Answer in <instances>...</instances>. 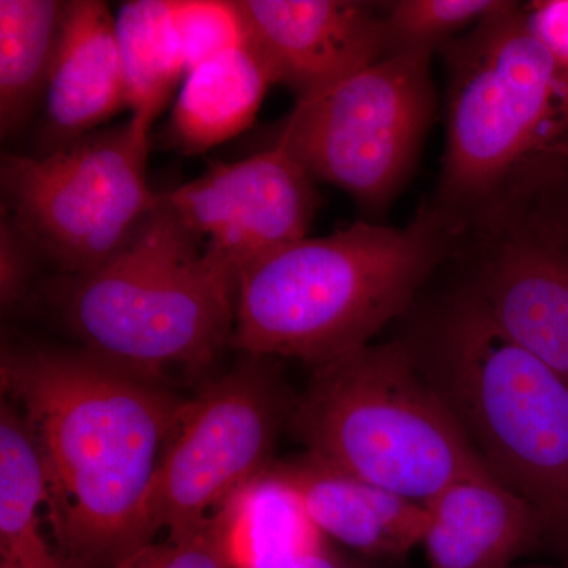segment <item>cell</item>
<instances>
[{"mask_svg":"<svg viewBox=\"0 0 568 568\" xmlns=\"http://www.w3.org/2000/svg\"><path fill=\"white\" fill-rule=\"evenodd\" d=\"M286 568H361L351 564L349 560L336 555L331 548L324 547L313 555L298 560L293 566Z\"/></svg>","mask_w":568,"mask_h":568,"instance_id":"obj_27","label":"cell"},{"mask_svg":"<svg viewBox=\"0 0 568 568\" xmlns=\"http://www.w3.org/2000/svg\"><path fill=\"white\" fill-rule=\"evenodd\" d=\"M224 507L233 568H286L327 547L297 489L274 465Z\"/></svg>","mask_w":568,"mask_h":568,"instance_id":"obj_17","label":"cell"},{"mask_svg":"<svg viewBox=\"0 0 568 568\" xmlns=\"http://www.w3.org/2000/svg\"><path fill=\"white\" fill-rule=\"evenodd\" d=\"M293 405L272 358L250 354L186 399L145 496L148 540L192 532L263 476Z\"/></svg>","mask_w":568,"mask_h":568,"instance_id":"obj_9","label":"cell"},{"mask_svg":"<svg viewBox=\"0 0 568 568\" xmlns=\"http://www.w3.org/2000/svg\"><path fill=\"white\" fill-rule=\"evenodd\" d=\"M446 148L429 205L465 241L540 207L568 164V67L521 2L439 48Z\"/></svg>","mask_w":568,"mask_h":568,"instance_id":"obj_2","label":"cell"},{"mask_svg":"<svg viewBox=\"0 0 568 568\" xmlns=\"http://www.w3.org/2000/svg\"><path fill=\"white\" fill-rule=\"evenodd\" d=\"M493 476L568 552V383L496 324L469 286L407 343Z\"/></svg>","mask_w":568,"mask_h":568,"instance_id":"obj_5","label":"cell"},{"mask_svg":"<svg viewBox=\"0 0 568 568\" xmlns=\"http://www.w3.org/2000/svg\"><path fill=\"white\" fill-rule=\"evenodd\" d=\"M171 17L186 74L209 59L248 43L237 0H171Z\"/></svg>","mask_w":568,"mask_h":568,"instance_id":"obj_22","label":"cell"},{"mask_svg":"<svg viewBox=\"0 0 568 568\" xmlns=\"http://www.w3.org/2000/svg\"><path fill=\"white\" fill-rule=\"evenodd\" d=\"M470 290L523 349L568 383V237L540 209L470 235Z\"/></svg>","mask_w":568,"mask_h":568,"instance_id":"obj_11","label":"cell"},{"mask_svg":"<svg viewBox=\"0 0 568 568\" xmlns=\"http://www.w3.org/2000/svg\"><path fill=\"white\" fill-rule=\"evenodd\" d=\"M151 132L130 118L54 151L7 153L3 213L65 276L100 267L162 201L148 182Z\"/></svg>","mask_w":568,"mask_h":568,"instance_id":"obj_7","label":"cell"},{"mask_svg":"<svg viewBox=\"0 0 568 568\" xmlns=\"http://www.w3.org/2000/svg\"><path fill=\"white\" fill-rule=\"evenodd\" d=\"M425 508L429 568H507L545 536L534 508L489 469L448 485Z\"/></svg>","mask_w":568,"mask_h":568,"instance_id":"obj_15","label":"cell"},{"mask_svg":"<svg viewBox=\"0 0 568 568\" xmlns=\"http://www.w3.org/2000/svg\"><path fill=\"white\" fill-rule=\"evenodd\" d=\"M235 272L162 201L111 260L65 276L62 312L82 349L142 379L207 369L233 342Z\"/></svg>","mask_w":568,"mask_h":568,"instance_id":"obj_4","label":"cell"},{"mask_svg":"<svg viewBox=\"0 0 568 568\" xmlns=\"http://www.w3.org/2000/svg\"><path fill=\"white\" fill-rule=\"evenodd\" d=\"M521 9L538 39L568 67V0L521 2Z\"/></svg>","mask_w":568,"mask_h":568,"instance_id":"obj_25","label":"cell"},{"mask_svg":"<svg viewBox=\"0 0 568 568\" xmlns=\"http://www.w3.org/2000/svg\"><path fill=\"white\" fill-rule=\"evenodd\" d=\"M432 50L390 51L324 91L295 100L275 142L316 182L379 213L403 192L436 118Z\"/></svg>","mask_w":568,"mask_h":568,"instance_id":"obj_8","label":"cell"},{"mask_svg":"<svg viewBox=\"0 0 568 568\" xmlns=\"http://www.w3.org/2000/svg\"><path fill=\"white\" fill-rule=\"evenodd\" d=\"M248 41L295 100L324 91L390 52L384 2L237 0Z\"/></svg>","mask_w":568,"mask_h":568,"instance_id":"obj_12","label":"cell"},{"mask_svg":"<svg viewBox=\"0 0 568 568\" xmlns=\"http://www.w3.org/2000/svg\"><path fill=\"white\" fill-rule=\"evenodd\" d=\"M462 244L426 203L403 227L357 222L267 250L235 276L231 345L315 366L372 345Z\"/></svg>","mask_w":568,"mask_h":568,"instance_id":"obj_3","label":"cell"},{"mask_svg":"<svg viewBox=\"0 0 568 568\" xmlns=\"http://www.w3.org/2000/svg\"><path fill=\"white\" fill-rule=\"evenodd\" d=\"M115 37L129 110L134 121L152 130L166 110L186 69L171 17V0H130L115 14Z\"/></svg>","mask_w":568,"mask_h":568,"instance_id":"obj_20","label":"cell"},{"mask_svg":"<svg viewBox=\"0 0 568 568\" xmlns=\"http://www.w3.org/2000/svg\"><path fill=\"white\" fill-rule=\"evenodd\" d=\"M129 110L115 14L100 0H71L41 106L37 153L104 129Z\"/></svg>","mask_w":568,"mask_h":568,"instance_id":"obj_13","label":"cell"},{"mask_svg":"<svg viewBox=\"0 0 568 568\" xmlns=\"http://www.w3.org/2000/svg\"><path fill=\"white\" fill-rule=\"evenodd\" d=\"M537 209L551 216L568 237V164L566 171L560 175L558 185L555 186L547 201Z\"/></svg>","mask_w":568,"mask_h":568,"instance_id":"obj_26","label":"cell"},{"mask_svg":"<svg viewBox=\"0 0 568 568\" xmlns=\"http://www.w3.org/2000/svg\"><path fill=\"white\" fill-rule=\"evenodd\" d=\"M0 381L39 447L67 566L111 568L149 544L145 496L186 399L82 347H3Z\"/></svg>","mask_w":568,"mask_h":568,"instance_id":"obj_1","label":"cell"},{"mask_svg":"<svg viewBox=\"0 0 568 568\" xmlns=\"http://www.w3.org/2000/svg\"><path fill=\"white\" fill-rule=\"evenodd\" d=\"M62 0H0V132L21 133L41 111L65 20Z\"/></svg>","mask_w":568,"mask_h":568,"instance_id":"obj_19","label":"cell"},{"mask_svg":"<svg viewBox=\"0 0 568 568\" xmlns=\"http://www.w3.org/2000/svg\"><path fill=\"white\" fill-rule=\"evenodd\" d=\"M111 568H233L226 507L192 532L149 541Z\"/></svg>","mask_w":568,"mask_h":568,"instance_id":"obj_23","label":"cell"},{"mask_svg":"<svg viewBox=\"0 0 568 568\" xmlns=\"http://www.w3.org/2000/svg\"><path fill=\"white\" fill-rule=\"evenodd\" d=\"M315 179L280 142L163 193L213 256L239 268L257 254L308 235L320 207Z\"/></svg>","mask_w":568,"mask_h":568,"instance_id":"obj_10","label":"cell"},{"mask_svg":"<svg viewBox=\"0 0 568 568\" xmlns=\"http://www.w3.org/2000/svg\"><path fill=\"white\" fill-rule=\"evenodd\" d=\"M275 78L252 43L209 59L190 71L168 122L170 144L197 155L248 130Z\"/></svg>","mask_w":568,"mask_h":568,"instance_id":"obj_16","label":"cell"},{"mask_svg":"<svg viewBox=\"0 0 568 568\" xmlns=\"http://www.w3.org/2000/svg\"><path fill=\"white\" fill-rule=\"evenodd\" d=\"M508 0H395L384 2L390 51H439L503 10Z\"/></svg>","mask_w":568,"mask_h":568,"instance_id":"obj_21","label":"cell"},{"mask_svg":"<svg viewBox=\"0 0 568 568\" xmlns=\"http://www.w3.org/2000/svg\"><path fill=\"white\" fill-rule=\"evenodd\" d=\"M39 253L31 242L3 213L0 223V302L13 308L28 294Z\"/></svg>","mask_w":568,"mask_h":568,"instance_id":"obj_24","label":"cell"},{"mask_svg":"<svg viewBox=\"0 0 568 568\" xmlns=\"http://www.w3.org/2000/svg\"><path fill=\"white\" fill-rule=\"evenodd\" d=\"M48 485L39 447L21 410L0 409V568H70L41 529Z\"/></svg>","mask_w":568,"mask_h":568,"instance_id":"obj_18","label":"cell"},{"mask_svg":"<svg viewBox=\"0 0 568 568\" xmlns=\"http://www.w3.org/2000/svg\"><path fill=\"white\" fill-rule=\"evenodd\" d=\"M274 467L297 489L325 538L368 558H399L422 544L425 504L377 487L306 454Z\"/></svg>","mask_w":568,"mask_h":568,"instance_id":"obj_14","label":"cell"},{"mask_svg":"<svg viewBox=\"0 0 568 568\" xmlns=\"http://www.w3.org/2000/svg\"><path fill=\"white\" fill-rule=\"evenodd\" d=\"M290 425L306 454L420 504L488 469L403 342L315 366Z\"/></svg>","mask_w":568,"mask_h":568,"instance_id":"obj_6","label":"cell"}]
</instances>
